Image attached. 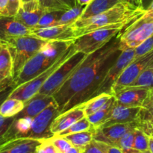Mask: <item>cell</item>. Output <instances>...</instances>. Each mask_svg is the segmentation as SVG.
I'll return each instance as SVG.
<instances>
[{
	"instance_id": "cell-35",
	"label": "cell",
	"mask_w": 153,
	"mask_h": 153,
	"mask_svg": "<svg viewBox=\"0 0 153 153\" xmlns=\"http://www.w3.org/2000/svg\"><path fill=\"white\" fill-rule=\"evenodd\" d=\"M153 49V35L152 37H149L147 40L139 45L137 47L134 49L135 52V58H139L145 54L148 53Z\"/></svg>"
},
{
	"instance_id": "cell-33",
	"label": "cell",
	"mask_w": 153,
	"mask_h": 153,
	"mask_svg": "<svg viewBox=\"0 0 153 153\" xmlns=\"http://www.w3.org/2000/svg\"><path fill=\"white\" fill-rule=\"evenodd\" d=\"M135 130V129H134ZM134 130L130 131L124 134L118 143L117 147L122 150L123 153H138L133 147L134 138Z\"/></svg>"
},
{
	"instance_id": "cell-2",
	"label": "cell",
	"mask_w": 153,
	"mask_h": 153,
	"mask_svg": "<svg viewBox=\"0 0 153 153\" xmlns=\"http://www.w3.org/2000/svg\"><path fill=\"white\" fill-rule=\"evenodd\" d=\"M145 12L146 10L141 7L122 1L97 16L88 19H77L73 23L76 28V37L102 28L122 23L130 24Z\"/></svg>"
},
{
	"instance_id": "cell-26",
	"label": "cell",
	"mask_w": 153,
	"mask_h": 153,
	"mask_svg": "<svg viewBox=\"0 0 153 153\" xmlns=\"http://www.w3.org/2000/svg\"><path fill=\"white\" fill-rule=\"evenodd\" d=\"M46 11H67L77 4L76 0H39Z\"/></svg>"
},
{
	"instance_id": "cell-11",
	"label": "cell",
	"mask_w": 153,
	"mask_h": 153,
	"mask_svg": "<svg viewBox=\"0 0 153 153\" xmlns=\"http://www.w3.org/2000/svg\"><path fill=\"white\" fill-rule=\"evenodd\" d=\"M59 114L58 105L54 101L43 111L33 118L31 128L27 137L39 140L52 137L53 134L51 132V125L55 118Z\"/></svg>"
},
{
	"instance_id": "cell-51",
	"label": "cell",
	"mask_w": 153,
	"mask_h": 153,
	"mask_svg": "<svg viewBox=\"0 0 153 153\" xmlns=\"http://www.w3.org/2000/svg\"><path fill=\"white\" fill-rule=\"evenodd\" d=\"M3 47H4V44H3V43H2L1 40H0V51H1V49H2Z\"/></svg>"
},
{
	"instance_id": "cell-13",
	"label": "cell",
	"mask_w": 153,
	"mask_h": 153,
	"mask_svg": "<svg viewBox=\"0 0 153 153\" xmlns=\"http://www.w3.org/2000/svg\"><path fill=\"white\" fill-rule=\"evenodd\" d=\"M139 123L114 124V125L96 128L94 140L111 146H117L121 137L128 131L135 129L138 126Z\"/></svg>"
},
{
	"instance_id": "cell-7",
	"label": "cell",
	"mask_w": 153,
	"mask_h": 153,
	"mask_svg": "<svg viewBox=\"0 0 153 153\" xmlns=\"http://www.w3.org/2000/svg\"><path fill=\"white\" fill-rule=\"evenodd\" d=\"M127 25L129 24H118L83 34L75 40L74 46L76 50L86 55H90L101 49L112 39L120 34Z\"/></svg>"
},
{
	"instance_id": "cell-37",
	"label": "cell",
	"mask_w": 153,
	"mask_h": 153,
	"mask_svg": "<svg viewBox=\"0 0 153 153\" xmlns=\"http://www.w3.org/2000/svg\"><path fill=\"white\" fill-rule=\"evenodd\" d=\"M22 4V0H8L6 15L7 16H14Z\"/></svg>"
},
{
	"instance_id": "cell-38",
	"label": "cell",
	"mask_w": 153,
	"mask_h": 153,
	"mask_svg": "<svg viewBox=\"0 0 153 153\" xmlns=\"http://www.w3.org/2000/svg\"><path fill=\"white\" fill-rule=\"evenodd\" d=\"M14 120V117H4L0 114V141L3 136L4 135L8 128L13 123Z\"/></svg>"
},
{
	"instance_id": "cell-6",
	"label": "cell",
	"mask_w": 153,
	"mask_h": 153,
	"mask_svg": "<svg viewBox=\"0 0 153 153\" xmlns=\"http://www.w3.org/2000/svg\"><path fill=\"white\" fill-rule=\"evenodd\" d=\"M153 35V10H146L134 19L120 35L121 51L135 49Z\"/></svg>"
},
{
	"instance_id": "cell-46",
	"label": "cell",
	"mask_w": 153,
	"mask_h": 153,
	"mask_svg": "<svg viewBox=\"0 0 153 153\" xmlns=\"http://www.w3.org/2000/svg\"><path fill=\"white\" fill-rule=\"evenodd\" d=\"M82 149L73 146L70 149H69L67 152L64 153H82Z\"/></svg>"
},
{
	"instance_id": "cell-31",
	"label": "cell",
	"mask_w": 153,
	"mask_h": 153,
	"mask_svg": "<svg viewBox=\"0 0 153 153\" xmlns=\"http://www.w3.org/2000/svg\"><path fill=\"white\" fill-rule=\"evenodd\" d=\"M133 147L138 152L149 150V136L139 126H137L134 130Z\"/></svg>"
},
{
	"instance_id": "cell-22",
	"label": "cell",
	"mask_w": 153,
	"mask_h": 153,
	"mask_svg": "<svg viewBox=\"0 0 153 153\" xmlns=\"http://www.w3.org/2000/svg\"><path fill=\"white\" fill-rule=\"evenodd\" d=\"M116 105L117 100L114 95H113L100 110L87 117L94 128H98L110 117Z\"/></svg>"
},
{
	"instance_id": "cell-4",
	"label": "cell",
	"mask_w": 153,
	"mask_h": 153,
	"mask_svg": "<svg viewBox=\"0 0 153 153\" xmlns=\"http://www.w3.org/2000/svg\"><path fill=\"white\" fill-rule=\"evenodd\" d=\"M4 46L8 49L13 61V79L20 70L48 41L32 35L13 36L0 38Z\"/></svg>"
},
{
	"instance_id": "cell-1",
	"label": "cell",
	"mask_w": 153,
	"mask_h": 153,
	"mask_svg": "<svg viewBox=\"0 0 153 153\" xmlns=\"http://www.w3.org/2000/svg\"><path fill=\"white\" fill-rule=\"evenodd\" d=\"M120 34L101 49L87 55L64 85L53 94L60 114L92 98L108 70L122 52L120 44Z\"/></svg>"
},
{
	"instance_id": "cell-47",
	"label": "cell",
	"mask_w": 153,
	"mask_h": 153,
	"mask_svg": "<svg viewBox=\"0 0 153 153\" xmlns=\"http://www.w3.org/2000/svg\"><path fill=\"white\" fill-rule=\"evenodd\" d=\"M93 0H76V1H77V3L79 4H80V5H82V6H87L88 4H90V3Z\"/></svg>"
},
{
	"instance_id": "cell-34",
	"label": "cell",
	"mask_w": 153,
	"mask_h": 153,
	"mask_svg": "<svg viewBox=\"0 0 153 153\" xmlns=\"http://www.w3.org/2000/svg\"><path fill=\"white\" fill-rule=\"evenodd\" d=\"M48 139L59 150V152L61 153L66 152L69 149H70L73 146L72 143L62 136L54 135L52 137Z\"/></svg>"
},
{
	"instance_id": "cell-16",
	"label": "cell",
	"mask_w": 153,
	"mask_h": 153,
	"mask_svg": "<svg viewBox=\"0 0 153 153\" xmlns=\"http://www.w3.org/2000/svg\"><path fill=\"white\" fill-rule=\"evenodd\" d=\"M149 90L140 87L128 86L115 93L117 105L125 107H142Z\"/></svg>"
},
{
	"instance_id": "cell-39",
	"label": "cell",
	"mask_w": 153,
	"mask_h": 153,
	"mask_svg": "<svg viewBox=\"0 0 153 153\" xmlns=\"http://www.w3.org/2000/svg\"><path fill=\"white\" fill-rule=\"evenodd\" d=\"M82 153H106L102 149L100 143L95 140H93L88 145H87L83 149Z\"/></svg>"
},
{
	"instance_id": "cell-28",
	"label": "cell",
	"mask_w": 153,
	"mask_h": 153,
	"mask_svg": "<svg viewBox=\"0 0 153 153\" xmlns=\"http://www.w3.org/2000/svg\"><path fill=\"white\" fill-rule=\"evenodd\" d=\"M130 86L153 89V66L144 70Z\"/></svg>"
},
{
	"instance_id": "cell-32",
	"label": "cell",
	"mask_w": 153,
	"mask_h": 153,
	"mask_svg": "<svg viewBox=\"0 0 153 153\" xmlns=\"http://www.w3.org/2000/svg\"><path fill=\"white\" fill-rule=\"evenodd\" d=\"M64 11H46L42 16L38 23L34 28H43V27H49L55 25L60 18L61 17Z\"/></svg>"
},
{
	"instance_id": "cell-27",
	"label": "cell",
	"mask_w": 153,
	"mask_h": 153,
	"mask_svg": "<svg viewBox=\"0 0 153 153\" xmlns=\"http://www.w3.org/2000/svg\"><path fill=\"white\" fill-rule=\"evenodd\" d=\"M86 6L80 5L77 3L75 7L70 10L64 11L59 20L57 22L55 25H67V24H73L79 19L82 15L84 9Z\"/></svg>"
},
{
	"instance_id": "cell-49",
	"label": "cell",
	"mask_w": 153,
	"mask_h": 153,
	"mask_svg": "<svg viewBox=\"0 0 153 153\" xmlns=\"http://www.w3.org/2000/svg\"><path fill=\"white\" fill-rule=\"evenodd\" d=\"M123 1H125V2H126V3H128V4H131V5L136 6L135 3H134V0H123ZM136 7H137V6H136Z\"/></svg>"
},
{
	"instance_id": "cell-36",
	"label": "cell",
	"mask_w": 153,
	"mask_h": 153,
	"mask_svg": "<svg viewBox=\"0 0 153 153\" xmlns=\"http://www.w3.org/2000/svg\"><path fill=\"white\" fill-rule=\"evenodd\" d=\"M36 153H61L49 139H44L37 146Z\"/></svg>"
},
{
	"instance_id": "cell-23",
	"label": "cell",
	"mask_w": 153,
	"mask_h": 153,
	"mask_svg": "<svg viewBox=\"0 0 153 153\" xmlns=\"http://www.w3.org/2000/svg\"><path fill=\"white\" fill-rule=\"evenodd\" d=\"M95 130L96 128H93L91 129L67 134L62 137H64L67 140H68L73 146L83 149L87 145L89 144L94 140Z\"/></svg>"
},
{
	"instance_id": "cell-55",
	"label": "cell",
	"mask_w": 153,
	"mask_h": 153,
	"mask_svg": "<svg viewBox=\"0 0 153 153\" xmlns=\"http://www.w3.org/2000/svg\"><path fill=\"white\" fill-rule=\"evenodd\" d=\"M148 112H149L152 116H153V111H148Z\"/></svg>"
},
{
	"instance_id": "cell-24",
	"label": "cell",
	"mask_w": 153,
	"mask_h": 153,
	"mask_svg": "<svg viewBox=\"0 0 153 153\" xmlns=\"http://www.w3.org/2000/svg\"><path fill=\"white\" fill-rule=\"evenodd\" d=\"M25 105V103L22 100L8 97L0 106V114L4 117H13L20 113Z\"/></svg>"
},
{
	"instance_id": "cell-45",
	"label": "cell",
	"mask_w": 153,
	"mask_h": 153,
	"mask_svg": "<svg viewBox=\"0 0 153 153\" xmlns=\"http://www.w3.org/2000/svg\"><path fill=\"white\" fill-rule=\"evenodd\" d=\"M153 3V0H142L141 4H140V7L143 8V10H146L150 5Z\"/></svg>"
},
{
	"instance_id": "cell-44",
	"label": "cell",
	"mask_w": 153,
	"mask_h": 153,
	"mask_svg": "<svg viewBox=\"0 0 153 153\" xmlns=\"http://www.w3.org/2000/svg\"><path fill=\"white\" fill-rule=\"evenodd\" d=\"M7 4H8V0H0V13H1V15H3V16L6 15Z\"/></svg>"
},
{
	"instance_id": "cell-56",
	"label": "cell",
	"mask_w": 153,
	"mask_h": 153,
	"mask_svg": "<svg viewBox=\"0 0 153 153\" xmlns=\"http://www.w3.org/2000/svg\"><path fill=\"white\" fill-rule=\"evenodd\" d=\"M0 15H1V13H0Z\"/></svg>"
},
{
	"instance_id": "cell-53",
	"label": "cell",
	"mask_w": 153,
	"mask_h": 153,
	"mask_svg": "<svg viewBox=\"0 0 153 153\" xmlns=\"http://www.w3.org/2000/svg\"><path fill=\"white\" fill-rule=\"evenodd\" d=\"M138 153H152V152H151L149 150H147V151H144V152H139Z\"/></svg>"
},
{
	"instance_id": "cell-25",
	"label": "cell",
	"mask_w": 153,
	"mask_h": 153,
	"mask_svg": "<svg viewBox=\"0 0 153 153\" xmlns=\"http://www.w3.org/2000/svg\"><path fill=\"white\" fill-rule=\"evenodd\" d=\"M113 95L114 94H108V93H102L84 102L83 105L85 116H90L100 110Z\"/></svg>"
},
{
	"instance_id": "cell-17",
	"label": "cell",
	"mask_w": 153,
	"mask_h": 153,
	"mask_svg": "<svg viewBox=\"0 0 153 153\" xmlns=\"http://www.w3.org/2000/svg\"><path fill=\"white\" fill-rule=\"evenodd\" d=\"M85 117L86 116L82 103L57 116L51 125V132L53 136L57 135Z\"/></svg>"
},
{
	"instance_id": "cell-50",
	"label": "cell",
	"mask_w": 153,
	"mask_h": 153,
	"mask_svg": "<svg viewBox=\"0 0 153 153\" xmlns=\"http://www.w3.org/2000/svg\"><path fill=\"white\" fill-rule=\"evenodd\" d=\"M141 1H142V0H134V3H135V5L137 6V7H140Z\"/></svg>"
},
{
	"instance_id": "cell-8",
	"label": "cell",
	"mask_w": 153,
	"mask_h": 153,
	"mask_svg": "<svg viewBox=\"0 0 153 153\" xmlns=\"http://www.w3.org/2000/svg\"><path fill=\"white\" fill-rule=\"evenodd\" d=\"M86 54L76 51L68 59L66 60L47 79L41 87L37 94L44 96H53L55 92L64 85V82L82 64L87 57Z\"/></svg>"
},
{
	"instance_id": "cell-21",
	"label": "cell",
	"mask_w": 153,
	"mask_h": 153,
	"mask_svg": "<svg viewBox=\"0 0 153 153\" xmlns=\"http://www.w3.org/2000/svg\"><path fill=\"white\" fill-rule=\"evenodd\" d=\"M123 0H93L84 9L82 15L78 19H84L100 14L111 7H114Z\"/></svg>"
},
{
	"instance_id": "cell-40",
	"label": "cell",
	"mask_w": 153,
	"mask_h": 153,
	"mask_svg": "<svg viewBox=\"0 0 153 153\" xmlns=\"http://www.w3.org/2000/svg\"><path fill=\"white\" fill-rule=\"evenodd\" d=\"M13 79L11 76H7L0 73V91L13 84Z\"/></svg>"
},
{
	"instance_id": "cell-43",
	"label": "cell",
	"mask_w": 153,
	"mask_h": 153,
	"mask_svg": "<svg viewBox=\"0 0 153 153\" xmlns=\"http://www.w3.org/2000/svg\"><path fill=\"white\" fill-rule=\"evenodd\" d=\"M97 142L100 143V146L102 147V149H104L105 152L106 153H123L122 150L119 147H117V146H111V145L107 144V143H102V142Z\"/></svg>"
},
{
	"instance_id": "cell-19",
	"label": "cell",
	"mask_w": 153,
	"mask_h": 153,
	"mask_svg": "<svg viewBox=\"0 0 153 153\" xmlns=\"http://www.w3.org/2000/svg\"><path fill=\"white\" fill-rule=\"evenodd\" d=\"M55 101L52 96H44L37 94L31 100L25 102L23 110L15 116V117H31L34 118L43 111L52 102Z\"/></svg>"
},
{
	"instance_id": "cell-15",
	"label": "cell",
	"mask_w": 153,
	"mask_h": 153,
	"mask_svg": "<svg viewBox=\"0 0 153 153\" xmlns=\"http://www.w3.org/2000/svg\"><path fill=\"white\" fill-rule=\"evenodd\" d=\"M143 108V107H125L117 105L110 117L100 127L108 126L114 124L140 122Z\"/></svg>"
},
{
	"instance_id": "cell-54",
	"label": "cell",
	"mask_w": 153,
	"mask_h": 153,
	"mask_svg": "<svg viewBox=\"0 0 153 153\" xmlns=\"http://www.w3.org/2000/svg\"><path fill=\"white\" fill-rule=\"evenodd\" d=\"M147 10H153V3L150 5V7L147 9Z\"/></svg>"
},
{
	"instance_id": "cell-52",
	"label": "cell",
	"mask_w": 153,
	"mask_h": 153,
	"mask_svg": "<svg viewBox=\"0 0 153 153\" xmlns=\"http://www.w3.org/2000/svg\"><path fill=\"white\" fill-rule=\"evenodd\" d=\"M22 2H26V1H39V0H22Z\"/></svg>"
},
{
	"instance_id": "cell-3",
	"label": "cell",
	"mask_w": 153,
	"mask_h": 153,
	"mask_svg": "<svg viewBox=\"0 0 153 153\" xmlns=\"http://www.w3.org/2000/svg\"><path fill=\"white\" fill-rule=\"evenodd\" d=\"M74 41H48L27 61L17 76L13 79L16 88L31 80L49 68Z\"/></svg>"
},
{
	"instance_id": "cell-30",
	"label": "cell",
	"mask_w": 153,
	"mask_h": 153,
	"mask_svg": "<svg viewBox=\"0 0 153 153\" xmlns=\"http://www.w3.org/2000/svg\"><path fill=\"white\" fill-rule=\"evenodd\" d=\"M93 128H94V126L91 123L89 120L88 119L87 117H85L82 118L81 120H78L75 123H73L72 126H70L67 129H65L64 131H61V133L57 134V136H65L67 135V134H73V133L86 131V130L91 129Z\"/></svg>"
},
{
	"instance_id": "cell-14",
	"label": "cell",
	"mask_w": 153,
	"mask_h": 153,
	"mask_svg": "<svg viewBox=\"0 0 153 153\" xmlns=\"http://www.w3.org/2000/svg\"><path fill=\"white\" fill-rule=\"evenodd\" d=\"M46 12L40 6L39 1H31L22 2L17 13L13 17L27 28H33L37 25L39 20Z\"/></svg>"
},
{
	"instance_id": "cell-20",
	"label": "cell",
	"mask_w": 153,
	"mask_h": 153,
	"mask_svg": "<svg viewBox=\"0 0 153 153\" xmlns=\"http://www.w3.org/2000/svg\"><path fill=\"white\" fill-rule=\"evenodd\" d=\"M25 35H31V28L21 24L13 16L0 15V38Z\"/></svg>"
},
{
	"instance_id": "cell-5",
	"label": "cell",
	"mask_w": 153,
	"mask_h": 153,
	"mask_svg": "<svg viewBox=\"0 0 153 153\" xmlns=\"http://www.w3.org/2000/svg\"><path fill=\"white\" fill-rule=\"evenodd\" d=\"M76 52V48L74 46V42L73 44L67 48L65 51L61 54L59 57L57 58L56 61L49 67L42 72L40 74L34 77L31 80L19 85L14 88L11 94L9 96V98H14L17 100H20L24 102H27L33 98L34 96L37 94L41 87L44 85L45 82L47 81L51 76V75L67 59H68L72 55Z\"/></svg>"
},
{
	"instance_id": "cell-41",
	"label": "cell",
	"mask_w": 153,
	"mask_h": 153,
	"mask_svg": "<svg viewBox=\"0 0 153 153\" xmlns=\"http://www.w3.org/2000/svg\"><path fill=\"white\" fill-rule=\"evenodd\" d=\"M142 107L147 111H153V89L148 91L147 96L143 102Z\"/></svg>"
},
{
	"instance_id": "cell-18",
	"label": "cell",
	"mask_w": 153,
	"mask_h": 153,
	"mask_svg": "<svg viewBox=\"0 0 153 153\" xmlns=\"http://www.w3.org/2000/svg\"><path fill=\"white\" fill-rule=\"evenodd\" d=\"M43 140L17 137L0 143V153H36Z\"/></svg>"
},
{
	"instance_id": "cell-42",
	"label": "cell",
	"mask_w": 153,
	"mask_h": 153,
	"mask_svg": "<svg viewBox=\"0 0 153 153\" xmlns=\"http://www.w3.org/2000/svg\"><path fill=\"white\" fill-rule=\"evenodd\" d=\"M15 88H16V85L13 83L11 85L7 87V88H4V89L1 90V91H0V106H1V105L2 104L3 102H4V100H6L8 98L10 94H11L12 91L14 90Z\"/></svg>"
},
{
	"instance_id": "cell-9",
	"label": "cell",
	"mask_w": 153,
	"mask_h": 153,
	"mask_svg": "<svg viewBox=\"0 0 153 153\" xmlns=\"http://www.w3.org/2000/svg\"><path fill=\"white\" fill-rule=\"evenodd\" d=\"M153 66V49L148 53L135 58L124 70L121 76L113 85L111 94L130 86L144 70Z\"/></svg>"
},
{
	"instance_id": "cell-48",
	"label": "cell",
	"mask_w": 153,
	"mask_h": 153,
	"mask_svg": "<svg viewBox=\"0 0 153 153\" xmlns=\"http://www.w3.org/2000/svg\"><path fill=\"white\" fill-rule=\"evenodd\" d=\"M149 150L153 153V138L152 137H149Z\"/></svg>"
},
{
	"instance_id": "cell-12",
	"label": "cell",
	"mask_w": 153,
	"mask_h": 153,
	"mask_svg": "<svg viewBox=\"0 0 153 153\" xmlns=\"http://www.w3.org/2000/svg\"><path fill=\"white\" fill-rule=\"evenodd\" d=\"M31 35L46 41H74L77 38L73 23L31 28Z\"/></svg>"
},
{
	"instance_id": "cell-29",
	"label": "cell",
	"mask_w": 153,
	"mask_h": 153,
	"mask_svg": "<svg viewBox=\"0 0 153 153\" xmlns=\"http://www.w3.org/2000/svg\"><path fill=\"white\" fill-rule=\"evenodd\" d=\"M13 61L11 55L5 46L0 51V73L12 76ZM13 77V76H12Z\"/></svg>"
},
{
	"instance_id": "cell-10",
	"label": "cell",
	"mask_w": 153,
	"mask_h": 153,
	"mask_svg": "<svg viewBox=\"0 0 153 153\" xmlns=\"http://www.w3.org/2000/svg\"><path fill=\"white\" fill-rule=\"evenodd\" d=\"M135 59V52L134 49H127L122 51L117 61L112 64L103 79L102 82L99 86L98 89L94 93L92 98L98 96L102 93L111 94V89L113 85L121 76L123 72ZM91 98V99H92Z\"/></svg>"
}]
</instances>
